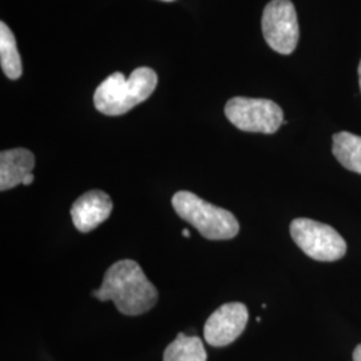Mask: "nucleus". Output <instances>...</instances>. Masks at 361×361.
<instances>
[{"instance_id": "nucleus-1", "label": "nucleus", "mask_w": 361, "mask_h": 361, "mask_svg": "<svg viewBox=\"0 0 361 361\" xmlns=\"http://www.w3.org/2000/svg\"><path fill=\"white\" fill-rule=\"evenodd\" d=\"M99 301H113L126 316H140L157 304L158 292L133 259H121L104 273L101 288L92 292Z\"/></svg>"}, {"instance_id": "nucleus-2", "label": "nucleus", "mask_w": 361, "mask_h": 361, "mask_svg": "<svg viewBox=\"0 0 361 361\" xmlns=\"http://www.w3.org/2000/svg\"><path fill=\"white\" fill-rule=\"evenodd\" d=\"M157 83L158 77L154 70L149 67L135 68L129 78L114 73L106 78L95 90V109L104 116L126 114L154 92Z\"/></svg>"}, {"instance_id": "nucleus-3", "label": "nucleus", "mask_w": 361, "mask_h": 361, "mask_svg": "<svg viewBox=\"0 0 361 361\" xmlns=\"http://www.w3.org/2000/svg\"><path fill=\"white\" fill-rule=\"evenodd\" d=\"M171 205L180 219L207 240H232L240 232V224L233 213L209 204L190 192L174 194Z\"/></svg>"}, {"instance_id": "nucleus-4", "label": "nucleus", "mask_w": 361, "mask_h": 361, "mask_svg": "<svg viewBox=\"0 0 361 361\" xmlns=\"http://www.w3.org/2000/svg\"><path fill=\"white\" fill-rule=\"evenodd\" d=\"M290 235L297 246L316 261L332 262L344 257L347 243L329 225L310 219H296L290 224Z\"/></svg>"}, {"instance_id": "nucleus-5", "label": "nucleus", "mask_w": 361, "mask_h": 361, "mask_svg": "<svg viewBox=\"0 0 361 361\" xmlns=\"http://www.w3.org/2000/svg\"><path fill=\"white\" fill-rule=\"evenodd\" d=\"M225 116L237 129L274 134L284 123L281 107L269 99L235 97L225 106Z\"/></svg>"}, {"instance_id": "nucleus-6", "label": "nucleus", "mask_w": 361, "mask_h": 361, "mask_svg": "<svg viewBox=\"0 0 361 361\" xmlns=\"http://www.w3.org/2000/svg\"><path fill=\"white\" fill-rule=\"evenodd\" d=\"M262 34L271 50L289 55L298 43L296 8L290 0H271L262 13Z\"/></svg>"}, {"instance_id": "nucleus-7", "label": "nucleus", "mask_w": 361, "mask_h": 361, "mask_svg": "<svg viewBox=\"0 0 361 361\" xmlns=\"http://www.w3.org/2000/svg\"><path fill=\"white\" fill-rule=\"evenodd\" d=\"M249 319L247 308L243 302H228L213 312L207 319L204 336L212 347H226L245 331Z\"/></svg>"}, {"instance_id": "nucleus-8", "label": "nucleus", "mask_w": 361, "mask_h": 361, "mask_svg": "<svg viewBox=\"0 0 361 361\" xmlns=\"http://www.w3.org/2000/svg\"><path fill=\"white\" fill-rule=\"evenodd\" d=\"M113 201L102 190H90L82 194L71 207V219L79 232L89 233L97 229L110 217Z\"/></svg>"}, {"instance_id": "nucleus-9", "label": "nucleus", "mask_w": 361, "mask_h": 361, "mask_svg": "<svg viewBox=\"0 0 361 361\" xmlns=\"http://www.w3.org/2000/svg\"><path fill=\"white\" fill-rule=\"evenodd\" d=\"M35 166V157L27 149L4 150L0 154V190L6 192L23 183Z\"/></svg>"}, {"instance_id": "nucleus-10", "label": "nucleus", "mask_w": 361, "mask_h": 361, "mask_svg": "<svg viewBox=\"0 0 361 361\" xmlns=\"http://www.w3.org/2000/svg\"><path fill=\"white\" fill-rule=\"evenodd\" d=\"M332 152L344 168L361 174V137L348 131L337 133L334 135Z\"/></svg>"}, {"instance_id": "nucleus-11", "label": "nucleus", "mask_w": 361, "mask_h": 361, "mask_svg": "<svg viewBox=\"0 0 361 361\" xmlns=\"http://www.w3.org/2000/svg\"><path fill=\"white\" fill-rule=\"evenodd\" d=\"M207 355L202 340L197 336L180 334L170 343L164 353V361H207Z\"/></svg>"}, {"instance_id": "nucleus-12", "label": "nucleus", "mask_w": 361, "mask_h": 361, "mask_svg": "<svg viewBox=\"0 0 361 361\" xmlns=\"http://www.w3.org/2000/svg\"><path fill=\"white\" fill-rule=\"evenodd\" d=\"M0 63L6 77L19 79L22 75V59L16 47V39L4 22L0 23Z\"/></svg>"}, {"instance_id": "nucleus-13", "label": "nucleus", "mask_w": 361, "mask_h": 361, "mask_svg": "<svg viewBox=\"0 0 361 361\" xmlns=\"http://www.w3.org/2000/svg\"><path fill=\"white\" fill-rule=\"evenodd\" d=\"M353 361H361V344L353 350Z\"/></svg>"}, {"instance_id": "nucleus-14", "label": "nucleus", "mask_w": 361, "mask_h": 361, "mask_svg": "<svg viewBox=\"0 0 361 361\" xmlns=\"http://www.w3.org/2000/svg\"><path fill=\"white\" fill-rule=\"evenodd\" d=\"M34 178H35V177H34V174H32V173H31V174H28L26 178H25V180H23V185H26V186L31 185V183L34 182Z\"/></svg>"}, {"instance_id": "nucleus-15", "label": "nucleus", "mask_w": 361, "mask_h": 361, "mask_svg": "<svg viewBox=\"0 0 361 361\" xmlns=\"http://www.w3.org/2000/svg\"><path fill=\"white\" fill-rule=\"evenodd\" d=\"M182 234H183V237H185V238H189V237H190V232H189L188 229H183V231H182Z\"/></svg>"}, {"instance_id": "nucleus-16", "label": "nucleus", "mask_w": 361, "mask_h": 361, "mask_svg": "<svg viewBox=\"0 0 361 361\" xmlns=\"http://www.w3.org/2000/svg\"><path fill=\"white\" fill-rule=\"evenodd\" d=\"M359 82H360V90H361V61H360V65H359Z\"/></svg>"}, {"instance_id": "nucleus-17", "label": "nucleus", "mask_w": 361, "mask_h": 361, "mask_svg": "<svg viewBox=\"0 0 361 361\" xmlns=\"http://www.w3.org/2000/svg\"><path fill=\"white\" fill-rule=\"evenodd\" d=\"M166 1H170V0H166Z\"/></svg>"}]
</instances>
